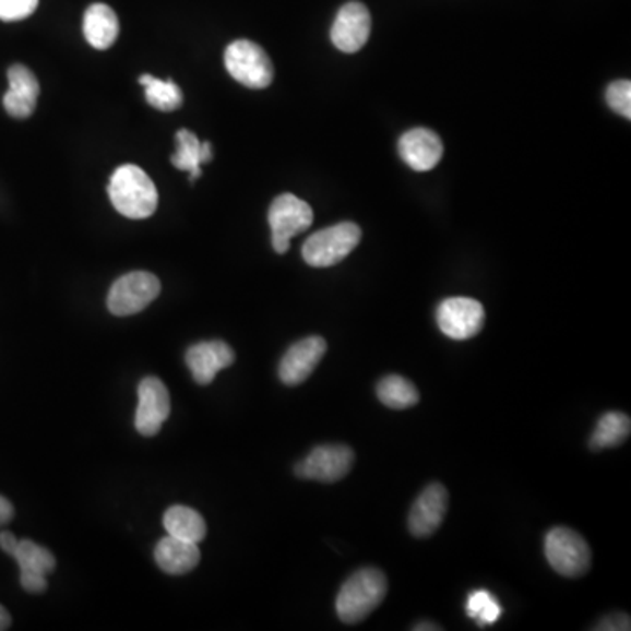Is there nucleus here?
Wrapping results in <instances>:
<instances>
[{"instance_id":"nucleus-1","label":"nucleus","mask_w":631,"mask_h":631,"mask_svg":"<svg viewBox=\"0 0 631 631\" xmlns=\"http://www.w3.org/2000/svg\"><path fill=\"white\" fill-rule=\"evenodd\" d=\"M112 207L124 218H150L158 207L155 182L138 165H121L112 172L107 187Z\"/></svg>"},{"instance_id":"nucleus-2","label":"nucleus","mask_w":631,"mask_h":631,"mask_svg":"<svg viewBox=\"0 0 631 631\" xmlns=\"http://www.w3.org/2000/svg\"><path fill=\"white\" fill-rule=\"evenodd\" d=\"M386 593V575L381 570L373 567L356 570L338 592L335 602L338 619L346 624H358L383 604Z\"/></svg>"},{"instance_id":"nucleus-3","label":"nucleus","mask_w":631,"mask_h":631,"mask_svg":"<svg viewBox=\"0 0 631 631\" xmlns=\"http://www.w3.org/2000/svg\"><path fill=\"white\" fill-rule=\"evenodd\" d=\"M360 240L361 228L356 223H337L312 234L303 245L302 257L311 267H332L343 262Z\"/></svg>"},{"instance_id":"nucleus-4","label":"nucleus","mask_w":631,"mask_h":631,"mask_svg":"<svg viewBox=\"0 0 631 631\" xmlns=\"http://www.w3.org/2000/svg\"><path fill=\"white\" fill-rule=\"evenodd\" d=\"M225 68L248 88L263 90L274 80V66L265 49L248 39L234 40L225 49Z\"/></svg>"},{"instance_id":"nucleus-5","label":"nucleus","mask_w":631,"mask_h":631,"mask_svg":"<svg viewBox=\"0 0 631 631\" xmlns=\"http://www.w3.org/2000/svg\"><path fill=\"white\" fill-rule=\"evenodd\" d=\"M546 558L563 578H581L592 567V549L578 532L556 526L546 535Z\"/></svg>"},{"instance_id":"nucleus-6","label":"nucleus","mask_w":631,"mask_h":631,"mask_svg":"<svg viewBox=\"0 0 631 631\" xmlns=\"http://www.w3.org/2000/svg\"><path fill=\"white\" fill-rule=\"evenodd\" d=\"M314 222V213L311 205L302 199L283 193L274 199L269 210V225L272 230V248L279 254H285L289 249L291 237L302 234Z\"/></svg>"},{"instance_id":"nucleus-7","label":"nucleus","mask_w":631,"mask_h":631,"mask_svg":"<svg viewBox=\"0 0 631 631\" xmlns=\"http://www.w3.org/2000/svg\"><path fill=\"white\" fill-rule=\"evenodd\" d=\"M160 281L152 272H129L109 289L107 309L115 316L138 314L160 295Z\"/></svg>"},{"instance_id":"nucleus-8","label":"nucleus","mask_w":631,"mask_h":631,"mask_svg":"<svg viewBox=\"0 0 631 631\" xmlns=\"http://www.w3.org/2000/svg\"><path fill=\"white\" fill-rule=\"evenodd\" d=\"M353 463L355 451L352 448L343 444L318 445L302 462L297 463L295 474L302 479L332 485L352 472Z\"/></svg>"},{"instance_id":"nucleus-9","label":"nucleus","mask_w":631,"mask_h":631,"mask_svg":"<svg viewBox=\"0 0 631 631\" xmlns=\"http://www.w3.org/2000/svg\"><path fill=\"white\" fill-rule=\"evenodd\" d=\"M485 307L474 298H445L437 309V325L440 332L454 341L476 337L485 326Z\"/></svg>"},{"instance_id":"nucleus-10","label":"nucleus","mask_w":631,"mask_h":631,"mask_svg":"<svg viewBox=\"0 0 631 631\" xmlns=\"http://www.w3.org/2000/svg\"><path fill=\"white\" fill-rule=\"evenodd\" d=\"M370 28H372V19H370L369 10L361 2L353 0L338 10L330 37L335 48L344 53H356L367 45Z\"/></svg>"},{"instance_id":"nucleus-11","label":"nucleus","mask_w":631,"mask_h":631,"mask_svg":"<svg viewBox=\"0 0 631 631\" xmlns=\"http://www.w3.org/2000/svg\"><path fill=\"white\" fill-rule=\"evenodd\" d=\"M170 414V396L167 386L158 378H146L139 384V405L135 428L144 437L160 431Z\"/></svg>"},{"instance_id":"nucleus-12","label":"nucleus","mask_w":631,"mask_h":631,"mask_svg":"<svg viewBox=\"0 0 631 631\" xmlns=\"http://www.w3.org/2000/svg\"><path fill=\"white\" fill-rule=\"evenodd\" d=\"M450 495L444 486L431 483L416 498L409 514V529L414 537L427 538L436 534L444 521Z\"/></svg>"},{"instance_id":"nucleus-13","label":"nucleus","mask_w":631,"mask_h":631,"mask_svg":"<svg viewBox=\"0 0 631 631\" xmlns=\"http://www.w3.org/2000/svg\"><path fill=\"white\" fill-rule=\"evenodd\" d=\"M326 353V341L318 335L302 338L283 356L279 364V379L286 386L302 384L320 364Z\"/></svg>"},{"instance_id":"nucleus-14","label":"nucleus","mask_w":631,"mask_h":631,"mask_svg":"<svg viewBox=\"0 0 631 631\" xmlns=\"http://www.w3.org/2000/svg\"><path fill=\"white\" fill-rule=\"evenodd\" d=\"M402 160L416 172H428L439 164L444 155V144L433 130L413 129L398 141Z\"/></svg>"},{"instance_id":"nucleus-15","label":"nucleus","mask_w":631,"mask_h":631,"mask_svg":"<svg viewBox=\"0 0 631 631\" xmlns=\"http://www.w3.org/2000/svg\"><path fill=\"white\" fill-rule=\"evenodd\" d=\"M236 361V353L222 341H207L190 347L187 365L192 370L193 381L201 386L213 383L219 370L227 369Z\"/></svg>"},{"instance_id":"nucleus-16","label":"nucleus","mask_w":631,"mask_h":631,"mask_svg":"<svg viewBox=\"0 0 631 631\" xmlns=\"http://www.w3.org/2000/svg\"><path fill=\"white\" fill-rule=\"evenodd\" d=\"M10 90L5 92L2 104L8 115L19 120H25L32 112L36 111L37 98H39L40 86L36 74L22 63H14L8 71Z\"/></svg>"},{"instance_id":"nucleus-17","label":"nucleus","mask_w":631,"mask_h":631,"mask_svg":"<svg viewBox=\"0 0 631 631\" xmlns=\"http://www.w3.org/2000/svg\"><path fill=\"white\" fill-rule=\"evenodd\" d=\"M155 560L165 574H188L201 563V549L195 543L167 535L156 544Z\"/></svg>"},{"instance_id":"nucleus-18","label":"nucleus","mask_w":631,"mask_h":631,"mask_svg":"<svg viewBox=\"0 0 631 631\" xmlns=\"http://www.w3.org/2000/svg\"><path fill=\"white\" fill-rule=\"evenodd\" d=\"M83 32L92 48L109 49L118 39L120 22L109 5L97 2L86 10Z\"/></svg>"},{"instance_id":"nucleus-19","label":"nucleus","mask_w":631,"mask_h":631,"mask_svg":"<svg viewBox=\"0 0 631 631\" xmlns=\"http://www.w3.org/2000/svg\"><path fill=\"white\" fill-rule=\"evenodd\" d=\"M176 143H178V152L174 153L172 158H170L174 167L190 174L192 181L201 178L202 165L213 160L211 143L207 141L201 143L199 138L187 129L179 130L176 134Z\"/></svg>"},{"instance_id":"nucleus-20","label":"nucleus","mask_w":631,"mask_h":631,"mask_svg":"<svg viewBox=\"0 0 631 631\" xmlns=\"http://www.w3.org/2000/svg\"><path fill=\"white\" fill-rule=\"evenodd\" d=\"M164 526L167 534L188 540V543L199 544L204 540L205 534H207L204 517L193 509L184 508V505H174V508L167 509Z\"/></svg>"},{"instance_id":"nucleus-21","label":"nucleus","mask_w":631,"mask_h":631,"mask_svg":"<svg viewBox=\"0 0 631 631\" xmlns=\"http://www.w3.org/2000/svg\"><path fill=\"white\" fill-rule=\"evenodd\" d=\"M630 416L622 413H607L596 425L592 439H590V445H592L593 451L616 448V445H621L630 437Z\"/></svg>"},{"instance_id":"nucleus-22","label":"nucleus","mask_w":631,"mask_h":631,"mask_svg":"<svg viewBox=\"0 0 631 631\" xmlns=\"http://www.w3.org/2000/svg\"><path fill=\"white\" fill-rule=\"evenodd\" d=\"M381 404L390 409L404 410L414 407L419 402V393L409 379L402 376H386L376 388Z\"/></svg>"},{"instance_id":"nucleus-23","label":"nucleus","mask_w":631,"mask_h":631,"mask_svg":"<svg viewBox=\"0 0 631 631\" xmlns=\"http://www.w3.org/2000/svg\"><path fill=\"white\" fill-rule=\"evenodd\" d=\"M139 83L144 86L147 104L158 111H176L182 106L181 88L172 80H158L152 74H143Z\"/></svg>"},{"instance_id":"nucleus-24","label":"nucleus","mask_w":631,"mask_h":631,"mask_svg":"<svg viewBox=\"0 0 631 631\" xmlns=\"http://www.w3.org/2000/svg\"><path fill=\"white\" fill-rule=\"evenodd\" d=\"M13 558L19 563L20 574L48 575L57 567L55 556L46 547H40L39 544L32 543L28 538L20 540Z\"/></svg>"},{"instance_id":"nucleus-25","label":"nucleus","mask_w":631,"mask_h":631,"mask_svg":"<svg viewBox=\"0 0 631 631\" xmlns=\"http://www.w3.org/2000/svg\"><path fill=\"white\" fill-rule=\"evenodd\" d=\"M467 614L468 618L474 619L479 627H489V624H495L500 619L502 607L495 600V596L491 593L480 590V592H474L468 595Z\"/></svg>"},{"instance_id":"nucleus-26","label":"nucleus","mask_w":631,"mask_h":631,"mask_svg":"<svg viewBox=\"0 0 631 631\" xmlns=\"http://www.w3.org/2000/svg\"><path fill=\"white\" fill-rule=\"evenodd\" d=\"M607 104H609L612 111L618 112L619 116H624L627 120H631V83L628 80H619L610 83L607 88Z\"/></svg>"},{"instance_id":"nucleus-27","label":"nucleus","mask_w":631,"mask_h":631,"mask_svg":"<svg viewBox=\"0 0 631 631\" xmlns=\"http://www.w3.org/2000/svg\"><path fill=\"white\" fill-rule=\"evenodd\" d=\"M39 0H0V20L2 22H20L34 14Z\"/></svg>"},{"instance_id":"nucleus-28","label":"nucleus","mask_w":631,"mask_h":631,"mask_svg":"<svg viewBox=\"0 0 631 631\" xmlns=\"http://www.w3.org/2000/svg\"><path fill=\"white\" fill-rule=\"evenodd\" d=\"M20 583H22V587L25 592L34 593V595L46 592V587H48L46 575L39 574H20Z\"/></svg>"},{"instance_id":"nucleus-29","label":"nucleus","mask_w":631,"mask_h":631,"mask_svg":"<svg viewBox=\"0 0 631 631\" xmlns=\"http://www.w3.org/2000/svg\"><path fill=\"white\" fill-rule=\"evenodd\" d=\"M596 630H630V618L624 616V614H612V616H607V618L602 619L598 622Z\"/></svg>"},{"instance_id":"nucleus-30","label":"nucleus","mask_w":631,"mask_h":631,"mask_svg":"<svg viewBox=\"0 0 631 631\" xmlns=\"http://www.w3.org/2000/svg\"><path fill=\"white\" fill-rule=\"evenodd\" d=\"M19 538L14 537L11 532H2L0 534V549L5 552V555L13 556L19 547Z\"/></svg>"},{"instance_id":"nucleus-31","label":"nucleus","mask_w":631,"mask_h":631,"mask_svg":"<svg viewBox=\"0 0 631 631\" xmlns=\"http://www.w3.org/2000/svg\"><path fill=\"white\" fill-rule=\"evenodd\" d=\"M14 516V508L8 498L0 495V526L8 525Z\"/></svg>"},{"instance_id":"nucleus-32","label":"nucleus","mask_w":631,"mask_h":631,"mask_svg":"<svg viewBox=\"0 0 631 631\" xmlns=\"http://www.w3.org/2000/svg\"><path fill=\"white\" fill-rule=\"evenodd\" d=\"M11 627V616L8 610L0 605V631L10 630Z\"/></svg>"},{"instance_id":"nucleus-33","label":"nucleus","mask_w":631,"mask_h":631,"mask_svg":"<svg viewBox=\"0 0 631 631\" xmlns=\"http://www.w3.org/2000/svg\"><path fill=\"white\" fill-rule=\"evenodd\" d=\"M413 630H418V631H422V630H440V627H437V624H433V622H418V624H414Z\"/></svg>"}]
</instances>
